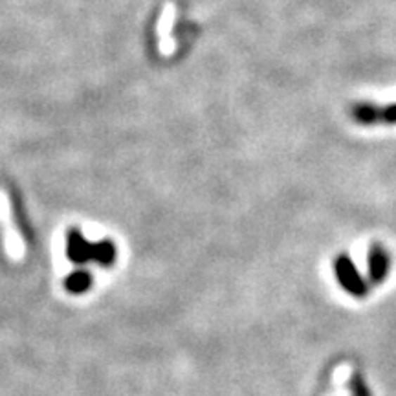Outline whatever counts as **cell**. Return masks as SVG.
<instances>
[{
    "instance_id": "6da1fadb",
    "label": "cell",
    "mask_w": 396,
    "mask_h": 396,
    "mask_svg": "<svg viewBox=\"0 0 396 396\" xmlns=\"http://www.w3.org/2000/svg\"><path fill=\"white\" fill-rule=\"evenodd\" d=\"M0 228H2V238H4L6 253L11 259H20L24 255V243L20 237L19 229L13 224V217H11L10 198L6 195V191L0 189Z\"/></svg>"
},
{
    "instance_id": "7a4b0ae2",
    "label": "cell",
    "mask_w": 396,
    "mask_h": 396,
    "mask_svg": "<svg viewBox=\"0 0 396 396\" xmlns=\"http://www.w3.org/2000/svg\"><path fill=\"white\" fill-rule=\"evenodd\" d=\"M334 270L338 275V281L340 285L349 292L350 295H356V298H362L365 294V283L362 279L359 272L356 270L355 262L350 261L347 255H341L336 259L334 262Z\"/></svg>"
},
{
    "instance_id": "3957f363",
    "label": "cell",
    "mask_w": 396,
    "mask_h": 396,
    "mask_svg": "<svg viewBox=\"0 0 396 396\" xmlns=\"http://www.w3.org/2000/svg\"><path fill=\"white\" fill-rule=\"evenodd\" d=\"M174 19H177V8L173 2H167L163 6L162 13H160L158 24H156V35H158V50L162 56L169 57L173 56L177 50V41L171 35V30L174 26Z\"/></svg>"
},
{
    "instance_id": "277c9868",
    "label": "cell",
    "mask_w": 396,
    "mask_h": 396,
    "mask_svg": "<svg viewBox=\"0 0 396 396\" xmlns=\"http://www.w3.org/2000/svg\"><path fill=\"white\" fill-rule=\"evenodd\" d=\"M356 120L364 123H373L376 120L380 122H396V105L389 108H383V110H376L374 107H367V105H362V107L356 108Z\"/></svg>"
},
{
    "instance_id": "5b68a950",
    "label": "cell",
    "mask_w": 396,
    "mask_h": 396,
    "mask_svg": "<svg viewBox=\"0 0 396 396\" xmlns=\"http://www.w3.org/2000/svg\"><path fill=\"white\" fill-rule=\"evenodd\" d=\"M369 270H371V277L376 283L383 281L387 270H389V257L382 248H373V252L369 255Z\"/></svg>"
}]
</instances>
